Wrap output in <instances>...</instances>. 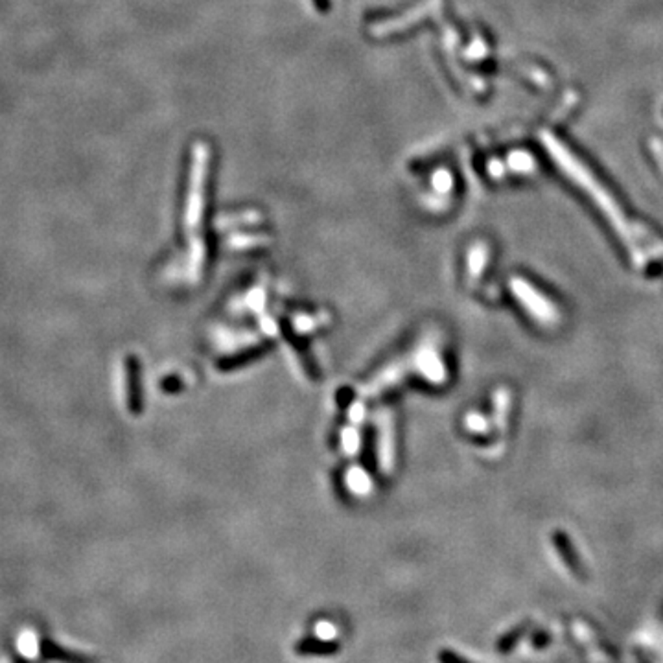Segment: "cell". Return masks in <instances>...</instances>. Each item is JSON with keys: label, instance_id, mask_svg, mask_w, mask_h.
I'll use <instances>...</instances> for the list:
<instances>
[{"label": "cell", "instance_id": "6da1fadb", "mask_svg": "<svg viewBox=\"0 0 663 663\" xmlns=\"http://www.w3.org/2000/svg\"><path fill=\"white\" fill-rule=\"evenodd\" d=\"M418 369L422 370V374L426 380L441 381L444 380V363L437 356V352L433 349H424L418 352L417 356Z\"/></svg>", "mask_w": 663, "mask_h": 663}, {"label": "cell", "instance_id": "7a4b0ae2", "mask_svg": "<svg viewBox=\"0 0 663 663\" xmlns=\"http://www.w3.org/2000/svg\"><path fill=\"white\" fill-rule=\"evenodd\" d=\"M380 429V464L381 468H386V470H391L393 466V424L391 420L387 418L386 424H381Z\"/></svg>", "mask_w": 663, "mask_h": 663}, {"label": "cell", "instance_id": "3957f363", "mask_svg": "<svg viewBox=\"0 0 663 663\" xmlns=\"http://www.w3.org/2000/svg\"><path fill=\"white\" fill-rule=\"evenodd\" d=\"M346 485H349L350 492L356 496H365L372 490V481L361 468H352L346 473Z\"/></svg>", "mask_w": 663, "mask_h": 663}, {"label": "cell", "instance_id": "277c9868", "mask_svg": "<svg viewBox=\"0 0 663 663\" xmlns=\"http://www.w3.org/2000/svg\"><path fill=\"white\" fill-rule=\"evenodd\" d=\"M343 448L344 452L349 453L358 452V448H360V435H358L354 427H352V429H344L343 432Z\"/></svg>", "mask_w": 663, "mask_h": 663}, {"label": "cell", "instance_id": "5b68a950", "mask_svg": "<svg viewBox=\"0 0 663 663\" xmlns=\"http://www.w3.org/2000/svg\"><path fill=\"white\" fill-rule=\"evenodd\" d=\"M315 634H317V638L324 639V641H330V639L334 638L335 634H337V628H335L334 623L330 621H321L317 627H315Z\"/></svg>", "mask_w": 663, "mask_h": 663}, {"label": "cell", "instance_id": "8992f818", "mask_svg": "<svg viewBox=\"0 0 663 663\" xmlns=\"http://www.w3.org/2000/svg\"><path fill=\"white\" fill-rule=\"evenodd\" d=\"M441 662L442 663H470L466 660H463L461 656H455L453 653H442L441 654Z\"/></svg>", "mask_w": 663, "mask_h": 663}, {"label": "cell", "instance_id": "52a82bcc", "mask_svg": "<svg viewBox=\"0 0 663 663\" xmlns=\"http://www.w3.org/2000/svg\"><path fill=\"white\" fill-rule=\"evenodd\" d=\"M350 417H352V420H354V422H360L361 418H363V407H360V406L352 407V411H350Z\"/></svg>", "mask_w": 663, "mask_h": 663}]
</instances>
